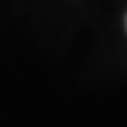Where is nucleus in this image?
<instances>
[{
    "instance_id": "f257e3e1",
    "label": "nucleus",
    "mask_w": 127,
    "mask_h": 127,
    "mask_svg": "<svg viewBox=\"0 0 127 127\" xmlns=\"http://www.w3.org/2000/svg\"><path fill=\"white\" fill-rule=\"evenodd\" d=\"M125 27H127V20H125Z\"/></svg>"
}]
</instances>
